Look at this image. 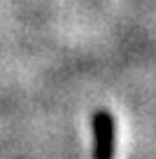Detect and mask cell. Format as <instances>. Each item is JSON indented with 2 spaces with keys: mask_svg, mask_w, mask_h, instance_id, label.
I'll list each match as a JSON object with an SVG mask.
<instances>
[{
  "mask_svg": "<svg viewBox=\"0 0 156 159\" xmlns=\"http://www.w3.org/2000/svg\"><path fill=\"white\" fill-rule=\"evenodd\" d=\"M91 129H93V159H112L114 157V117L110 112H96Z\"/></svg>",
  "mask_w": 156,
  "mask_h": 159,
  "instance_id": "obj_1",
  "label": "cell"
}]
</instances>
